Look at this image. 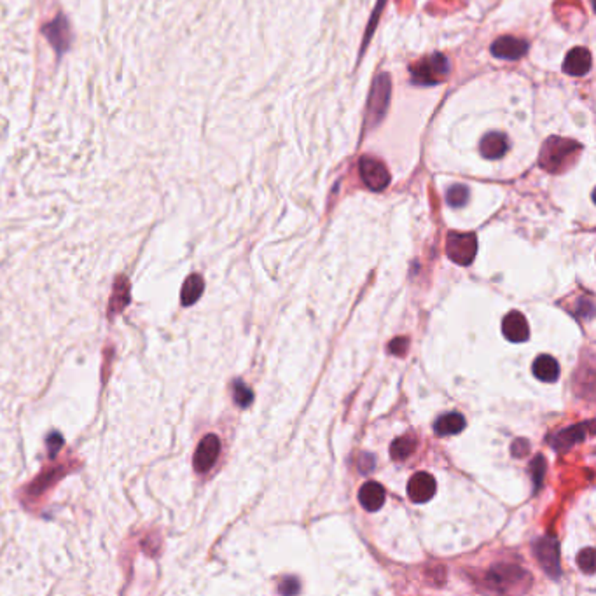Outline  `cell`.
Here are the masks:
<instances>
[{
	"label": "cell",
	"instance_id": "6da1fadb",
	"mask_svg": "<svg viewBox=\"0 0 596 596\" xmlns=\"http://www.w3.org/2000/svg\"><path fill=\"white\" fill-rule=\"evenodd\" d=\"M581 145L574 140H565V138L553 137L544 144L540 151V166L547 172H561L568 166V163L575 161L577 154L581 152Z\"/></svg>",
	"mask_w": 596,
	"mask_h": 596
},
{
	"label": "cell",
	"instance_id": "7a4b0ae2",
	"mask_svg": "<svg viewBox=\"0 0 596 596\" xmlns=\"http://www.w3.org/2000/svg\"><path fill=\"white\" fill-rule=\"evenodd\" d=\"M449 61L444 54H432L418 63L411 65V79L420 86H434L442 83L449 74Z\"/></svg>",
	"mask_w": 596,
	"mask_h": 596
},
{
	"label": "cell",
	"instance_id": "3957f363",
	"mask_svg": "<svg viewBox=\"0 0 596 596\" xmlns=\"http://www.w3.org/2000/svg\"><path fill=\"white\" fill-rule=\"evenodd\" d=\"M478 252V238L474 233H451L446 240V254L460 266H469Z\"/></svg>",
	"mask_w": 596,
	"mask_h": 596
},
{
	"label": "cell",
	"instance_id": "277c9868",
	"mask_svg": "<svg viewBox=\"0 0 596 596\" xmlns=\"http://www.w3.org/2000/svg\"><path fill=\"white\" fill-rule=\"evenodd\" d=\"M533 549H535L537 561H539L540 567L544 568V572L553 579L560 577L561 567H560V546H558V540L553 539V537H544V539L537 540Z\"/></svg>",
	"mask_w": 596,
	"mask_h": 596
},
{
	"label": "cell",
	"instance_id": "5b68a950",
	"mask_svg": "<svg viewBox=\"0 0 596 596\" xmlns=\"http://www.w3.org/2000/svg\"><path fill=\"white\" fill-rule=\"evenodd\" d=\"M360 179L369 189L383 191L390 184V173L387 166L374 158L360 159Z\"/></svg>",
	"mask_w": 596,
	"mask_h": 596
},
{
	"label": "cell",
	"instance_id": "8992f818",
	"mask_svg": "<svg viewBox=\"0 0 596 596\" xmlns=\"http://www.w3.org/2000/svg\"><path fill=\"white\" fill-rule=\"evenodd\" d=\"M220 453V441L216 434H209L202 439L194 453V469L200 474H205L214 467Z\"/></svg>",
	"mask_w": 596,
	"mask_h": 596
},
{
	"label": "cell",
	"instance_id": "52a82bcc",
	"mask_svg": "<svg viewBox=\"0 0 596 596\" xmlns=\"http://www.w3.org/2000/svg\"><path fill=\"white\" fill-rule=\"evenodd\" d=\"M437 492V485H435L434 476L428 472H417L411 476L410 483H408V495L414 504H425L432 499Z\"/></svg>",
	"mask_w": 596,
	"mask_h": 596
},
{
	"label": "cell",
	"instance_id": "ba28073f",
	"mask_svg": "<svg viewBox=\"0 0 596 596\" xmlns=\"http://www.w3.org/2000/svg\"><path fill=\"white\" fill-rule=\"evenodd\" d=\"M526 577L523 570L513 565H499L493 567V570L488 574V584H492L497 591H509L514 586L520 584L521 579Z\"/></svg>",
	"mask_w": 596,
	"mask_h": 596
},
{
	"label": "cell",
	"instance_id": "9c48e42d",
	"mask_svg": "<svg viewBox=\"0 0 596 596\" xmlns=\"http://www.w3.org/2000/svg\"><path fill=\"white\" fill-rule=\"evenodd\" d=\"M528 44L524 40L516 39V37L504 35L499 37L492 44V54L502 60H520L523 54H526Z\"/></svg>",
	"mask_w": 596,
	"mask_h": 596
},
{
	"label": "cell",
	"instance_id": "30bf717a",
	"mask_svg": "<svg viewBox=\"0 0 596 596\" xmlns=\"http://www.w3.org/2000/svg\"><path fill=\"white\" fill-rule=\"evenodd\" d=\"M502 332L509 341L513 343H523L530 338V329H528V322L520 312L507 313L506 319L502 322Z\"/></svg>",
	"mask_w": 596,
	"mask_h": 596
},
{
	"label": "cell",
	"instance_id": "8fae6325",
	"mask_svg": "<svg viewBox=\"0 0 596 596\" xmlns=\"http://www.w3.org/2000/svg\"><path fill=\"white\" fill-rule=\"evenodd\" d=\"M388 97H390V79H388L387 74H381L374 83L373 93H371L369 118H376V121L381 119L388 105Z\"/></svg>",
	"mask_w": 596,
	"mask_h": 596
},
{
	"label": "cell",
	"instance_id": "7c38bea8",
	"mask_svg": "<svg viewBox=\"0 0 596 596\" xmlns=\"http://www.w3.org/2000/svg\"><path fill=\"white\" fill-rule=\"evenodd\" d=\"M591 53L586 47H574L563 61V72L568 76L581 77L591 69Z\"/></svg>",
	"mask_w": 596,
	"mask_h": 596
},
{
	"label": "cell",
	"instance_id": "4fadbf2b",
	"mask_svg": "<svg viewBox=\"0 0 596 596\" xmlns=\"http://www.w3.org/2000/svg\"><path fill=\"white\" fill-rule=\"evenodd\" d=\"M589 425H593L591 421H589L588 425L579 424V425H574V427H570V428H563V430H560L553 437V448L556 449V451L563 453V451H567V449H570L572 446L577 444V442L584 441L586 434H588Z\"/></svg>",
	"mask_w": 596,
	"mask_h": 596
},
{
	"label": "cell",
	"instance_id": "5bb4252c",
	"mask_svg": "<svg viewBox=\"0 0 596 596\" xmlns=\"http://www.w3.org/2000/svg\"><path fill=\"white\" fill-rule=\"evenodd\" d=\"M360 506L366 510H380L385 504V488L376 481H367L359 492Z\"/></svg>",
	"mask_w": 596,
	"mask_h": 596
},
{
	"label": "cell",
	"instance_id": "9a60e30c",
	"mask_svg": "<svg viewBox=\"0 0 596 596\" xmlns=\"http://www.w3.org/2000/svg\"><path fill=\"white\" fill-rule=\"evenodd\" d=\"M479 149H481V154L485 156L486 159H499L502 158L507 152V149H509V140H507V137L504 134L492 131V134L483 137L481 147Z\"/></svg>",
	"mask_w": 596,
	"mask_h": 596
},
{
	"label": "cell",
	"instance_id": "2e32d148",
	"mask_svg": "<svg viewBox=\"0 0 596 596\" xmlns=\"http://www.w3.org/2000/svg\"><path fill=\"white\" fill-rule=\"evenodd\" d=\"M533 374L544 383H553L560 378V364L551 355H539L533 362Z\"/></svg>",
	"mask_w": 596,
	"mask_h": 596
},
{
	"label": "cell",
	"instance_id": "e0dca14e",
	"mask_svg": "<svg viewBox=\"0 0 596 596\" xmlns=\"http://www.w3.org/2000/svg\"><path fill=\"white\" fill-rule=\"evenodd\" d=\"M465 428V418L460 413L442 414L434 425V430L437 435H455Z\"/></svg>",
	"mask_w": 596,
	"mask_h": 596
},
{
	"label": "cell",
	"instance_id": "ac0fdd59",
	"mask_svg": "<svg viewBox=\"0 0 596 596\" xmlns=\"http://www.w3.org/2000/svg\"><path fill=\"white\" fill-rule=\"evenodd\" d=\"M203 289H205V282L200 275H191L186 282H184L182 294H180V301L184 306H191L202 298Z\"/></svg>",
	"mask_w": 596,
	"mask_h": 596
},
{
	"label": "cell",
	"instance_id": "d6986e66",
	"mask_svg": "<svg viewBox=\"0 0 596 596\" xmlns=\"http://www.w3.org/2000/svg\"><path fill=\"white\" fill-rule=\"evenodd\" d=\"M417 449V439L413 435H403L397 437L390 446V455L395 462H403L411 456V453Z\"/></svg>",
	"mask_w": 596,
	"mask_h": 596
},
{
	"label": "cell",
	"instance_id": "ffe728a7",
	"mask_svg": "<svg viewBox=\"0 0 596 596\" xmlns=\"http://www.w3.org/2000/svg\"><path fill=\"white\" fill-rule=\"evenodd\" d=\"M114 292H115V294L112 296V299H111V308H108V315H114V313H119L122 308H124L126 305H128V301H129V284H128V280H126L124 277L119 278L118 284H115Z\"/></svg>",
	"mask_w": 596,
	"mask_h": 596
},
{
	"label": "cell",
	"instance_id": "44dd1931",
	"mask_svg": "<svg viewBox=\"0 0 596 596\" xmlns=\"http://www.w3.org/2000/svg\"><path fill=\"white\" fill-rule=\"evenodd\" d=\"M254 401V392L243 383V381H234V403L240 408H248Z\"/></svg>",
	"mask_w": 596,
	"mask_h": 596
},
{
	"label": "cell",
	"instance_id": "7402d4cb",
	"mask_svg": "<svg viewBox=\"0 0 596 596\" xmlns=\"http://www.w3.org/2000/svg\"><path fill=\"white\" fill-rule=\"evenodd\" d=\"M446 200L451 207H463L469 200V189L465 186H453L446 194Z\"/></svg>",
	"mask_w": 596,
	"mask_h": 596
},
{
	"label": "cell",
	"instance_id": "603a6c76",
	"mask_svg": "<svg viewBox=\"0 0 596 596\" xmlns=\"http://www.w3.org/2000/svg\"><path fill=\"white\" fill-rule=\"evenodd\" d=\"M577 565L584 574H593L595 572V549L593 547H586L579 553Z\"/></svg>",
	"mask_w": 596,
	"mask_h": 596
},
{
	"label": "cell",
	"instance_id": "cb8c5ba5",
	"mask_svg": "<svg viewBox=\"0 0 596 596\" xmlns=\"http://www.w3.org/2000/svg\"><path fill=\"white\" fill-rule=\"evenodd\" d=\"M532 471H533V481H535V490H539L542 486L544 481V472H546V460L544 456H537L532 462Z\"/></svg>",
	"mask_w": 596,
	"mask_h": 596
},
{
	"label": "cell",
	"instance_id": "d4e9b609",
	"mask_svg": "<svg viewBox=\"0 0 596 596\" xmlns=\"http://www.w3.org/2000/svg\"><path fill=\"white\" fill-rule=\"evenodd\" d=\"M408 346H410V339L395 338L392 339L390 345H388V352L394 353V355H404V353L408 352Z\"/></svg>",
	"mask_w": 596,
	"mask_h": 596
},
{
	"label": "cell",
	"instance_id": "484cf974",
	"mask_svg": "<svg viewBox=\"0 0 596 596\" xmlns=\"http://www.w3.org/2000/svg\"><path fill=\"white\" fill-rule=\"evenodd\" d=\"M528 451H530V444H528V441H524V439H517V441L513 442V446H510V453H513L516 458H523V456L528 455Z\"/></svg>",
	"mask_w": 596,
	"mask_h": 596
},
{
	"label": "cell",
	"instance_id": "4316f807",
	"mask_svg": "<svg viewBox=\"0 0 596 596\" xmlns=\"http://www.w3.org/2000/svg\"><path fill=\"white\" fill-rule=\"evenodd\" d=\"M280 593L282 595H296V593H299L298 579L296 577L285 579V581L282 582V586H280Z\"/></svg>",
	"mask_w": 596,
	"mask_h": 596
}]
</instances>
